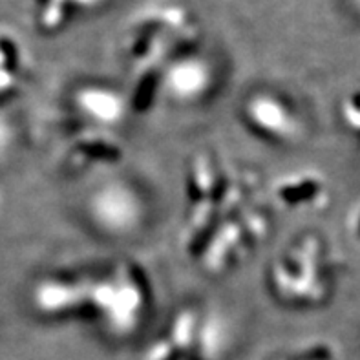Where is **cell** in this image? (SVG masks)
Instances as JSON below:
<instances>
[{
    "label": "cell",
    "mask_w": 360,
    "mask_h": 360,
    "mask_svg": "<svg viewBox=\"0 0 360 360\" xmlns=\"http://www.w3.org/2000/svg\"><path fill=\"white\" fill-rule=\"evenodd\" d=\"M75 105L82 114L99 124H115L124 117L127 101L105 86H84L75 94Z\"/></svg>",
    "instance_id": "cell-7"
},
{
    "label": "cell",
    "mask_w": 360,
    "mask_h": 360,
    "mask_svg": "<svg viewBox=\"0 0 360 360\" xmlns=\"http://www.w3.org/2000/svg\"><path fill=\"white\" fill-rule=\"evenodd\" d=\"M91 218L108 233L123 234L132 231L143 216V203L124 183H108L96 191L90 200Z\"/></svg>",
    "instance_id": "cell-3"
},
{
    "label": "cell",
    "mask_w": 360,
    "mask_h": 360,
    "mask_svg": "<svg viewBox=\"0 0 360 360\" xmlns=\"http://www.w3.org/2000/svg\"><path fill=\"white\" fill-rule=\"evenodd\" d=\"M276 295L288 302H320L326 292L322 276V249L316 238H306L292 247L271 269Z\"/></svg>",
    "instance_id": "cell-2"
},
{
    "label": "cell",
    "mask_w": 360,
    "mask_h": 360,
    "mask_svg": "<svg viewBox=\"0 0 360 360\" xmlns=\"http://www.w3.org/2000/svg\"><path fill=\"white\" fill-rule=\"evenodd\" d=\"M276 196L285 205H302V203L319 205L320 200L324 198V188L319 179L298 174V176L285 178L276 187Z\"/></svg>",
    "instance_id": "cell-8"
},
{
    "label": "cell",
    "mask_w": 360,
    "mask_h": 360,
    "mask_svg": "<svg viewBox=\"0 0 360 360\" xmlns=\"http://www.w3.org/2000/svg\"><path fill=\"white\" fill-rule=\"evenodd\" d=\"M75 154L82 160H117L121 152L115 145L112 143H106L103 137H97V136H86L82 137L81 141L77 143L75 146Z\"/></svg>",
    "instance_id": "cell-10"
},
{
    "label": "cell",
    "mask_w": 360,
    "mask_h": 360,
    "mask_svg": "<svg viewBox=\"0 0 360 360\" xmlns=\"http://www.w3.org/2000/svg\"><path fill=\"white\" fill-rule=\"evenodd\" d=\"M245 117L258 132L280 141H289L298 132V121L288 103L271 94H256L247 101Z\"/></svg>",
    "instance_id": "cell-4"
},
{
    "label": "cell",
    "mask_w": 360,
    "mask_h": 360,
    "mask_svg": "<svg viewBox=\"0 0 360 360\" xmlns=\"http://www.w3.org/2000/svg\"><path fill=\"white\" fill-rule=\"evenodd\" d=\"M283 360H331V359H329L328 349L319 347V349H313V352L306 353V355H298V356H292V359H283Z\"/></svg>",
    "instance_id": "cell-11"
},
{
    "label": "cell",
    "mask_w": 360,
    "mask_h": 360,
    "mask_svg": "<svg viewBox=\"0 0 360 360\" xmlns=\"http://www.w3.org/2000/svg\"><path fill=\"white\" fill-rule=\"evenodd\" d=\"M198 331V316L192 309L181 311L170 326L169 342L172 344L176 352H185L192 346Z\"/></svg>",
    "instance_id": "cell-9"
},
{
    "label": "cell",
    "mask_w": 360,
    "mask_h": 360,
    "mask_svg": "<svg viewBox=\"0 0 360 360\" xmlns=\"http://www.w3.org/2000/svg\"><path fill=\"white\" fill-rule=\"evenodd\" d=\"M88 306L99 313L115 333H130L145 309V285L136 269L119 265L112 276L91 282Z\"/></svg>",
    "instance_id": "cell-1"
},
{
    "label": "cell",
    "mask_w": 360,
    "mask_h": 360,
    "mask_svg": "<svg viewBox=\"0 0 360 360\" xmlns=\"http://www.w3.org/2000/svg\"><path fill=\"white\" fill-rule=\"evenodd\" d=\"M161 82L170 97L183 103H191L205 96L212 84V72L203 60L188 57L170 64Z\"/></svg>",
    "instance_id": "cell-5"
},
{
    "label": "cell",
    "mask_w": 360,
    "mask_h": 360,
    "mask_svg": "<svg viewBox=\"0 0 360 360\" xmlns=\"http://www.w3.org/2000/svg\"><path fill=\"white\" fill-rule=\"evenodd\" d=\"M90 288L88 280H46L37 288L35 302L44 313L64 315L88 304Z\"/></svg>",
    "instance_id": "cell-6"
},
{
    "label": "cell",
    "mask_w": 360,
    "mask_h": 360,
    "mask_svg": "<svg viewBox=\"0 0 360 360\" xmlns=\"http://www.w3.org/2000/svg\"><path fill=\"white\" fill-rule=\"evenodd\" d=\"M359 229H360V221H359Z\"/></svg>",
    "instance_id": "cell-12"
}]
</instances>
